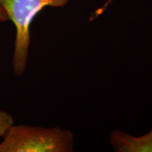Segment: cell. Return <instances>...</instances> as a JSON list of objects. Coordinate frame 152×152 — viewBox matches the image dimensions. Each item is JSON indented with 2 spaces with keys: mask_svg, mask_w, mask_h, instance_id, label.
Segmentation results:
<instances>
[{
  "mask_svg": "<svg viewBox=\"0 0 152 152\" xmlns=\"http://www.w3.org/2000/svg\"><path fill=\"white\" fill-rule=\"evenodd\" d=\"M9 20L8 14H7V11L4 9V7L0 4V21L4 22L7 21V20Z\"/></svg>",
  "mask_w": 152,
  "mask_h": 152,
  "instance_id": "5",
  "label": "cell"
},
{
  "mask_svg": "<svg viewBox=\"0 0 152 152\" xmlns=\"http://www.w3.org/2000/svg\"><path fill=\"white\" fill-rule=\"evenodd\" d=\"M70 0H0V4L16 29L12 65L17 76L23 75L27 67L30 44V27L33 19L45 7H63Z\"/></svg>",
  "mask_w": 152,
  "mask_h": 152,
  "instance_id": "2",
  "label": "cell"
},
{
  "mask_svg": "<svg viewBox=\"0 0 152 152\" xmlns=\"http://www.w3.org/2000/svg\"><path fill=\"white\" fill-rule=\"evenodd\" d=\"M14 125V118L11 114L0 110V137H3L9 127Z\"/></svg>",
  "mask_w": 152,
  "mask_h": 152,
  "instance_id": "4",
  "label": "cell"
},
{
  "mask_svg": "<svg viewBox=\"0 0 152 152\" xmlns=\"http://www.w3.org/2000/svg\"><path fill=\"white\" fill-rule=\"evenodd\" d=\"M0 152H72L75 142L71 130L12 125L3 136Z\"/></svg>",
  "mask_w": 152,
  "mask_h": 152,
  "instance_id": "1",
  "label": "cell"
},
{
  "mask_svg": "<svg viewBox=\"0 0 152 152\" xmlns=\"http://www.w3.org/2000/svg\"><path fill=\"white\" fill-rule=\"evenodd\" d=\"M110 142L118 152L152 151V131L143 137H135L121 131L112 132Z\"/></svg>",
  "mask_w": 152,
  "mask_h": 152,
  "instance_id": "3",
  "label": "cell"
}]
</instances>
